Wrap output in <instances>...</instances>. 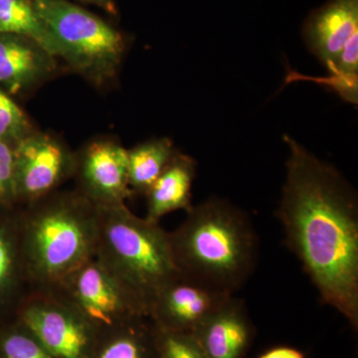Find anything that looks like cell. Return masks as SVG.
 Here are the masks:
<instances>
[{
    "label": "cell",
    "instance_id": "6da1fadb",
    "mask_svg": "<svg viewBox=\"0 0 358 358\" xmlns=\"http://www.w3.org/2000/svg\"><path fill=\"white\" fill-rule=\"evenodd\" d=\"M277 217L322 303L358 324V201L338 169L289 136Z\"/></svg>",
    "mask_w": 358,
    "mask_h": 358
},
{
    "label": "cell",
    "instance_id": "7a4b0ae2",
    "mask_svg": "<svg viewBox=\"0 0 358 358\" xmlns=\"http://www.w3.org/2000/svg\"><path fill=\"white\" fill-rule=\"evenodd\" d=\"M185 220L169 232L179 274L235 294L253 274L258 238L247 214L225 199L192 205Z\"/></svg>",
    "mask_w": 358,
    "mask_h": 358
},
{
    "label": "cell",
    "instance_id": "3957f363",
    "mask_svg": "<svg viewBox=\"0 0 358 358\" xmlns=\"http://www.w3.org/2000/svg\"><path fill=\"white\" fill-rule=\"evenodd\" d=\"M98 207L78 190L55 192L20 215L21 251L31 291H49L95 255Z\"/></svg>",
    "mask_w": 358,
    "mask_h": 358
},
{
    "label": "cell",
    "instance_id": "277c9868",
    "mask_svg": "<svg viewBox=\"0 0 358 358\" xmlns=\"http://www.w3.org/2000/svg\"><path fill=\"white\" fill-rule=\"evenodd\" d=\"M98 211L95 255L145 303L150 315L157 294L179 275L169 232L138 217L126 204Z\"/></svg>",
    "mask_w": 358,
    "mask_h": 358
},
{
    "label": "cell",
    "instance_id": "5b68a950",
    "mask_svg": "<svg viewBox=\"0 0 358 358\" xmlns=\"http://www.w3.org/2000/svg\"><path fill=\"white\" fill-rule=\"evenodd\" d=\"M45 24L60 47V58L95 86L114 81L126 42L121 33L67 0H33Z\"/></svg>",
    "mask_w": 358,
    "mask_h": 358
},
{
    "label": "cell",
    "instance_id": "8992f818",
    "mask_svg": "<svg viewBox=\"0 0 358 358\" xmlns=\"http://www.w3.org/2000/svg\"><path fill=\"white\" fill-rule=\"evenodd\" d=\"M47 292L69 306L96 334L150 317L145 303L96 255Z\"/></svg>",
    "mask_w": 358,
    "mask_h": 358
},
{
    "label": "cell",
    "instance_id": "52a82bcc",
    "mask_svg": "<svg viewBox=\"0 0 358 358\" xmlns=\"http://www.w3.org/2000/svg\"><path fill=\"white\" fill-rule=\"evenodd\" d=\"M18 322L55 358H88L96 336L51 292H30L18 307Z\"/></svg>",
    "mask_w": 358,
    "mask_h": 358
},
{
    "label": "cell",
    "instance_id": "ba28073f",
    "mask_svg": "<svg viewBox=\"0 0 358 358\" xmlns=\"http://www.w3.org/2000/svg\"><path fill=\"white\" fill-rule=\"evenodd\" d=\"M76 154L50 134L32 131L14 145L16 202L34 203L74 176Z\"/></svg>",
    "mask_w": 358,
    "mask_h": 358
},
{
    "label": "cell",
    "instance_id": "9c48e42d",
    "mask_svg": "<svg viewBox=\"0 0 358 358\" xmlns=\"http://www.w3.org/2000/svg\"><path fill=\"white\" fill-rule=\"evenodd\" d=\"M78 192L96 207L126 204L133 196L129 185L128 150L109 140L92 141L76 154Z\"/></svg>",
    "mask_w": 358,
    "mask_h": 358
},
{
    "label": "cell",
    "instance_id": "30bf717a",
    "mask_svg": "<svg viewBox=\"0 0 358 358\" xmlns=\"http://www.w3.org/2000/svg\"><path fill=\"white\" fill-rule=\"evenodd\" d=\"M232 296L179 274L157 294L150 317L159 329L192 334Z\"/></svg>",
    "mask_w": 358,
    "mask_h": 358
},
{
    "label": "cell",
    "instance_id": "8fae6325",
    "mask_svg": "<svg viewBox=\"0 0 358 358\" xmlns=\"http://www.w3.org/2000/svg\"><path fill=\"white\" fill-rule=\"evenodd\" d=\"M301 33L308 51L327 69L358 35V0H329L308 16Z\"/></svg>",
    "mask_w": 358,
    "mask_h": 358
},
{
    "label": "cell",
    "instance_id": "7c38bea8",
    "mask_svg": "<svg viewBox=\"0 0 358 358\" xmlns=\"http://www.w3.org/2000/svg\"><path fill=\"white\" fill-rule=\"evenodd\" d=\"M56 63L36 42L0 33V88L8 95L25 93L49 79Z\"/></svg>",
    "mask_w": 358,
    "mask_h": 358
},
{
    "label": "cell",
    "instance_id": "4fadbf2b",
    "mask_svg": "<svg viewBox=\"0 0 358 358\" xmlns=\"http://www.w3.org/2000/svg\"><path fill=\"white\" fill-rule=\"evenodd\" d=\"M192 336L207 358H241L251 336L244 301L231 296Z\"/></svg>",
    "mask_w": 358,
    "mask_h": 358
},
{
    "label": "cell",
    "instance_id": "5bb4252c",
    "mask_svg": "<svg viewBox=\"0 0 358 358\" xmlns=\"http://www.w3.org/2000/svg\"><path fill=\"white\" fill-rule=\"evenodd\" d=\"M196 160L178 150L169 166L145 193L147 215L150 222L159 223L171 212L192 207V188L196 176Z\"/></svg>",
    "mask_w": 358,
    "mask_h": 358
},
{
    "label": "cell",
    "instance_id": "9a60e30c",
    "mask_svg": "<svg viewBox=\"0 0 358 358\" xmlns=\"http://www.w3.org/2000/svg\"><path fill=\"white\" fill-rule=\"evenodd\" d=\"M176 152L169 138H154L128 150L129 185L133 194L145 195Z\"/></svg>",
    "mask_w": 358,
    "mask_h": 358
},
{
    "label": "cell",
    "instance_id": "2e32d148",
    "mask_svg": "<svg viewBox=\"0 0 358 358\" xmlns=\"http://www.w3.org/2000/svg\"><path fill=\"white\" fill-rule=\"evenodd\" d=\"M0 33L32 40L54 57L60 58V47L33 0H0Z\"/></svg>",
    "mask_w": 358,
    "mask_h": 358
},
{
    "label": "cell",
    "instance_id": "e0dca14e",
    "mask_svg": "<svg viewBox=\"0 0 358 358\" xmlns=\"http://www.w3.org/2000/svg\"><path fill=\"white\" fill-rule=\"evenodd\" d=\"M31 292L21 251L20 215L0 222V299L17 293L24 299Z\"/></svg>",
    "mask_w": 358,
    "mask_h": 358
},
{
    "label": "cell",
    "instance_id": "ac0fdd59",
    "mask_svg": "<svg viewBox=\"0 0 358 358\" xmlns=\"http://www.w3.org/2000/svg\"><path fill=\"white\" fill-rule=\"evenodd\" d=\"M141 319L110 331V338L103 341L93 358H148L147 345L136 329Z\"/></svg>",
    "mask_w": 358,
    "mask_h": 358
},
{
    "label": "cell",
    "instance_id": "d6986e66",
    "mask_svg": "<svg viewBox=\"0 0 358 358\" xmlns=\"http://www.w3.org/2000/svg\"><path fill=\"white\" fill-rule=\"evenodd\" d=\"M34 131L31 122L10 95L0 88V141L15 145Z\"/></svg>",
    "mask_w": 358,
    "mask_h": 358
},
{
    "label": "cell",
    "instance_id": "ffe728a7",
    "mask_svg": "<svg viewBox=\"0 0 358 358\" xmlns=\"http://www.w3.org/2000/svg\"><path fill=\"white\" fill-rule=\"evenodd\" d=\"M159 329L160 358H207L192 334Z\"/></svg>",
    "mask_w": 358,
    "mask_h": 358
},
{
    "label": "cell",
    "instance_id": "44dd1931",
    "mask_svg": "<svg viewBox=\"0 0 358 358\" xmlns=\"http://www.w3.org/2000/svg\"><path fill=\"white\" fill-rule=\"evenodd\" d=\"M22 329L4 336L1 341L4 358H55L24 326Z\"/></svg>",
    "mask_w": 358,
    "mask_h": 358
},
{
    "label": "cell",
    "instance_id": "7402d4cb",
    "mask_svg": "<svg viewBox=\"0 0 358 358\" xmlns=\"http://www.w3.org/2000/svg\"><path fill=\"white\" fill-rule=\"evenodd\" d=\"M16 203L14 145L0 141V206Z\"/></svg>",
    "mask_w": 358,
    "mask_h": 358
},
{
    "label": "cell",
    "instance_id": "603a6c76",
    "mask_svg": "<svg viewBox=\"0 0 358 358\" xmlns=\"http://www.w3.org/2000/svg\"><path fill=\"white\" fill-rule=\"evenodd\" d=\"M259 358H305L303 353L291 348H277L264 353Z\"/></svg>",
    "mask_w": 358,
    "mask_h": 358
},
{
    "label": "cell",
    "instance_id": "cb8c5ba5",
    "mask_svg": "<svg viewBox=\"0 0 358 358\" xmlns=\"http://www.w3.org/2000/svg\"><path fill=\"white\" fill-rule=\"evenodd\" d=\"M86 3L94 4V6L100 7L106 13L115 15L117 14V6H115L114 0H81Z\"/></svg>",
    "mask_w": 358,
    "mask_h": 358
}]
</instances>
